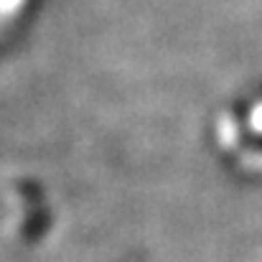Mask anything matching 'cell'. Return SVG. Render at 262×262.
<instances>
[{
    "label": "cell",
    "mask_w": 262,
    "mask_h": 262,
    "mask_svg": "<svg viewBox=\"0 0 262 262\" xmlns=\"http://www.w3.org/2000/svg\"><path fill=\"white\" fill-rule=\"evenodd\" d=\"M26 5V0H0V18H13L15 13H20V8Z\"/></svg>",
    "instance_id": "6da1fadb"
}]
</instances>
